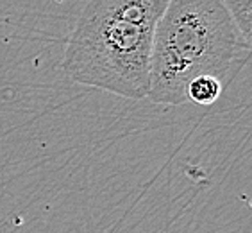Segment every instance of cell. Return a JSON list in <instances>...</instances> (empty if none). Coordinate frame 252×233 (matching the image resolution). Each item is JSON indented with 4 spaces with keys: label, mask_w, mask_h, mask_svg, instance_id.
<instances>
[{
    "label": "cell",
    "mask_w": 252,
    "mask_h": 233,
    "mask_svg": "<svg viewBox=\"0 0 252 233\" xmlns=\"http://www.w3.org/2000/svg\"><path fill=\"white\" fill-rule=\"evenodd\" d=\"M168 0H90L66 41L63 68L75 83L140 101L149 95L156 25Z\"/></svg>",
    "instance_id": "1"
},
{
    "label": "cell",
    "mask_w": 252,
    "mask_h": 233,
    "mask_svg": "<svg viewBox=\"0 0 252 233\" xmlns=\"http://www.w3.org/2000/svg\"><path fill=\"white\" fill-rule=\"evenodd\" d=\"M251 47L220 0H168L156 25L147 97L186 104V88L199 76H213L227 88L247 65Z\"/></svg>",
    "instance_id": "2"
},
{
    "label": "cell",
    "mask_w": 252,
    "mask_h": 233,
    "mask_svg": "<svg viewBox=\"0 0 252 233\" xmlns=\"http://www.w3.org/2000/svg\"><path fill=\"white\" fill-rule=\"evenodd\" d=\"M223 90L225 86L220 79L213 76H199L186 88V99L188 102H195L200 106H211L222 97Z\"/></svg>",
    "instance_id": "3"
},
{
    "label": "cell",
    "mask_w": 252,
    "mask_h": 233,
    "mask_svg": "<svg viewBox=\"0 0 252 233\" xmlns=\"http://www.w3.org/2000/svg\"><path fill=\"white\" fill-rule=\"evenodd\" d=\"M220 4L225 7L238 31L251 43L252 39V0H220Z\"/></svg>",
    "instance_id": "4"
}]
</instances>
